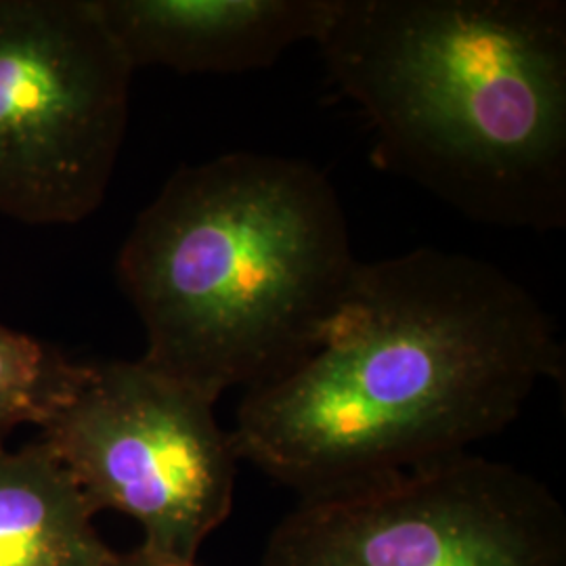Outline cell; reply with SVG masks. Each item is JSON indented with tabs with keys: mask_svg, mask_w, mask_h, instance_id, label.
Listing matches in <instances>:
<instances>
[{
	"mask_svg": "<svg viewBox=\"0 0 566 566\" xmlns=\"http://www.w3.org/2000/svg\"><path fill=\"white\" fill-rule=\"evenodd\" d=\"M359 264L322 170L233 151L164 182L122 245L118 282L145 327L143 364L217 403L306 359Z\"/></svg>",
	"mask_w": 566,
	"mask_h": 566,
	"instance_id": "obj_3",
	"label": "cell"
},
{
	"mask_svg": "<svg viewBox=\"0 0 566 566\" xmlns=\"http://www.w3.org/2000/svg\"><path fill=\"white\" fill-rule=\"evenodd\" d=\"M317 46L380 168L476 223L565 227L563 0H338Z\"/></svg>",
	"mask_w": 566,
	"mask_h": 566,
	"instance_id": "obj_2",
	"label": "cell"
},
{
	"mask_svg": "<svg viewBox=\"0 0 566 566\" xmlns=\"http://www.w3.org/2000/svg\"><path fill=\"white\" fill-rule=\"evenodd\" d=\"M133 65L95 0H0V212L76 224L107 193Z\"/></svg>",
	"mask_w": 566,
	"mask_h": 566,
	"instance_id": "obj_4",
	"label": "cell"
},
{
	"mask_svg": "<svg viewBox=\"0 0 566 566\" xmlns=\"http://www.w3.org/2000/svg\"><path fill=\"white\" fill-rule=\"evenodd\" d=\"M88 502L44 441L0 446V566H109Z\"/></svg>",
	"mask_w": 566,
	"mask_h": 566,
	"instance_id": "obj_8",
	"label": "cell"
},
{
	"mask_svg": "<svg viewBox=\"0 0 566 566\" xmlns=\"http://www.w3.org/2000/svg\"><path fill=\"white\" fill-rule=\"evenodd\" d=\"M338 0H95L124 57L139 67L231 76L324 39Z\"/></svg>",
	"mask_w": 566,
	"mask_h": 566,
	"instance_id": "obj_7",
	"label": "cell"
},
{
	"mask_svg": "<svg viewBox=\"0 0 566 566\" xmlns=\"http://www.w3.org/2000/svg\"><path fill=\"white\" fill-rule=\"evenodd\" d=\"M263 566H566L542 481L472 453L303 497Z\"/></svg>",
	"mask_w": 566,
	"mask_h": 566,
	"instance_id": "obj_5",
	"label": "cell"
},
{
	"mask_svg": "<svg viewBox=\"0 0 566 566\" xmlns=\"http://www.w3.org/2000/svg\"><path fill=\"white\" fill-rule=\"evenodd\" d=\"M42 428L93 507L143 526V546L196 560L233 506L238 464L214 403L149 365L86 364L74 395Z\"/></svg>",
	"mask_w": 566,
	"mask_h": 566,
	"instance_id": "obj_6",
	"label": "cell"
},
{
	"mask_svg": "<svg viewBox=\"0 0 566 566\" xmlns=\"http://www.w3.org/2000/svg\"><path fill=\"white\" fill-rule=\"evenodd\" d=\"M109 566H198L196 560H182L177 556H168L149 547H135L126 554H114Z\"/></svg>",
	"mask_w": 566,
	"mask_h": 566,
	"instance_id": "obj_10",
	"label": "cell"
},
{
	"mask_svg": "<svg viewBox=\"0 0 566 566\" xmlns=\"http://www.w3.org/2000/svg\"><path fill=\"white\" fill-rule=\"evenodd\" d=\"M563 369L556 327L523 283L418 248L361 261L322 344L245 390L231 437L242 462L319 495L468 453Z\"/></svg>",
	"mask_w": 566,
	"mask_h": 566,
	"instance_id": "obj_1",
	"label": "cell"
},
{
	"mask_svg": "<svg viewBox=\"0 0 566 566\" xmlns=\"http://www.w3.org/2000/svg\"><path fill=\"white\" fill-rule=\"evenodd\" d=\"M86 364L0 324V446L21 424L42 426L78 388Z\"/></svg>",
	"mask_w": 566,
	"mask_h": 566,
	"instance_id": "obj_9",
	"label": "cell"
}]
</instances>
